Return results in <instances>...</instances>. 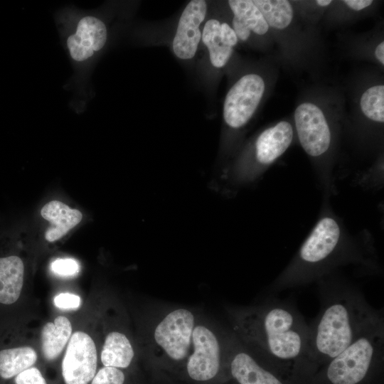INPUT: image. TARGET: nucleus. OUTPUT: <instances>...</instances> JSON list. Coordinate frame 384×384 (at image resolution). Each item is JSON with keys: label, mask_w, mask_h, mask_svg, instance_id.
<instances>
[{"label": "nucleus", "mask_w": 384, "mask_h": 384, "mask_svg": "<svg viewBox=\"0 0 384 384\" xmlns=\"http://www.w3.org/2000/svg\"><path fill=\"white\" fill-rule=\"evenodd\" d=\"M321 309L309 325L304 360L326 363L380 318L363 294L348 287L323 288Z\"/></svg>", "instance_id": "f257e3e1"}, {"label": "nucleus", "mask_w": 384, "mask_h": 384, "mask_svg": "<svg viewBox=\"0 0 384 384\" xmlns=\"http://www.w3.org/2000/svg\"><path fill=\"white\" fill-rule=\"evenodd\" d=\"M236 331L266 359L304 360L309 325L294 304L272 299L234 313Z\"/></svg>", "instance_id": "f03ea898"}, {"label": "nucleus", "mask_w": 384, "mask_h": 384, "mask_svg": "<svg viewBox=\"0 0 384 384\" xmlns=\"http://www.w3.org/2000/svg\"><path fill=\"white\" fill-rule=\"evenodd\" d=\"M383 317L361 333L346 348L328 361L325 377L329 384H360L383 359Z\"/></svg>", "instance_id": "7ed1b4c3"}, {"label": "nucleus", "mask_w": 384, "mask_h": 384, "mask_svg": "<svg viewBox=\"0 0 384 384\" xmlns=\"http://www.w3.org/2000/svg\"><path fill=\"white\" fill-rule=\"evenodd\" d=\"M265 85L261 76L241 77L228 92L223 105V118L232 128L244 126L252 117L263 96Z\"/></svg>", "instance_id": "20e7f679"}, {"label": "nucleus", "mask_w": 384, "mask_h": 384, "mask_svg": "<svg viewBox=\"0 0 384 384\" xmlns=\"http://www.w3.org/2000/svg\"><path fill=\"white\" fill-rule=\"evenodd\" d=\"M195 319L191 311L177 309L168 314L156 326V343L172 360H183L191 346Z\"/></svg>", "instance_id": "39448f33"}, {"label": "nucleus", "mask_w": 384, "mask_h": 384, "mask_svg": "<svg viewBox=\"0 0 384 384\" xmlns=\"http://www.w3.org/2000/svg\"><path fill=\"white\" fill-rule=\"evenodd\" d=\"M97 355L92 338L78 331L73 334L62 361L65 384H88L96 374Z\"/></svg>", "instance_id": "423d86ee"}, {"label": "nucleus", "mask_w": 384, "mask_h": 384, "mask_svg": "<svg viewBox=\"0 0 384 384\" xmlns=\"http://www.w3.org/2000/svg\"><path fill=\"white\" fill-rule=\"evenodd\" d=\"M191 343L193 352L187 361L189 376L198 381L212 379L220 366L221 344L217 336L206 326H194Z\"/></svg>", "instance_id": "0eeeda50"}, {"label": "nucleus", "mask_w": 384, "mask_h": 384, "mask_svg": "<svg viewBox=\"0 0 384 384\" xmlns=\"http://www.w3.org/2000/svg\"><path fill=\"white\" fill-rule=\"evenodd\" d=\"M294 121L299 142L309 155L318 156L327 151L331 133L319 107L309 102L301 104L294 112Z\"/></svg>", "instance_id": "6e6552de"}, {"label": "nucleus", "mask_w": 384, "mask_h": 384, "mask_svg": "<svg viewBox=\"0 0 384 384\" xmlns=\"http://www.w3.org/2000/svg\"><path fill=\"white\" fill-rule=\"evenodd\" d=\"M208 13L203 0H193L184 8L172 42L175 55L181 60L194 57L201 41L202 28Z\"/></svg>", "instance_id": "1a4fd4ad"}, {"label": "nucleus", "mask_w": 384, "mask_h": 384, "mask_svg": "<svg viewBox=\"0 0 384 384\" xmlns=\"http://www.w3.org/2000/svg\"><path fill=\"white\" fill-rule=\"evenodd\" d=\"M340 234V228L334 219H321L300 249V263L307 267L326 261L335 251Z\"/></svg>", "instance_id": "9d476101"}, {"label": "nucleus", "mask_w": 384, "mask_h": 384, "mask_svg": "<svg viewBox=\"0 0 384 384\" xmlns=\"http://www.w3.org/2000/svg\"><path fill=\"white\" fill-rule=\"evenodd\" d=\"M201 42L208 50L213 66L220 68L228 62L238 38L228 23L206 16L202 28Z\"/></svg>", "instance_id": "9b49d317"}, {"label": "nucleus", "mask_w": 384, "mask_h": 384, "mask_svg": "<svg viewBox=\"0 0 384 384\" xmlns=\"http://www.w3.org/2000/svg\"><path fill=\"white\" fill-rule=\"evenodd\" d=\"M105 23L94 16H85L78 23L76 32L67 40L70 56L77 61L90 58L99 51L107 41Z\"/></svg>", "instance_id": "f8f14e48"}, {"label": "nucleus", "mask_w": 384, "mask_h": 384, "mask_svg": "<svg viewBox=\"0 0 384 384\" xmlns=\"http://www.w3.org/2000/svg\"><path fill=\"white\" fill-rule=\"evenodd\" d=\"M231 353L230 372L240 384H284L264 367L250 351L237 348Z\"/></svg>", "instance_id": "ddd939ff"}, {"label": "nucleus", "mask_w": 384, "mask_h": 384, "mask_svg": "<svg viewBox=\"0 0 384 384\" xmlns=\"http://www.w3.org/2000/svg\"><path fill=\"white\" fill-rule=\"evenodd\" d=\"M293 139L292 125L285 121L264 130L255 143L256 159L268 164L280 156L289 146Z\"/></svg>", "instance_id": "4468645a"}, {"label": "nucleus", "mask_w": 384, "mask_h": 384, "mask_svg": "<svg viewBox=\"0 0 384 384\" xmlns=\"http://www.w3.org/2000/svg\"><path fill=\"white\" fill-rule=\"evenodd\" d=\"M41 216L51 225L45 233L48 242H54L77 225L82 220V215L78 209H73L58 201L47 203L41 210Z\"/></svg>", "instance_id": "2eb2a0df"}, {"label": "nucleus", "mask_w": 384, "mask_h": 384, "mask_svg": "<svg viewBox=\"0 0 384 384\" xmlns=\"http://www.w3.org/2000/svg\"><path fill=\"white\" fill-rule=\"evenodd\" d=\"M24 265L16 255L0 258V303L11 304L20 297L23 284Z\"/></svg>", "instance_id": "dca6fc26"}, {"label": "nucleus", "mask_w": 384, "mask_h": 384, "mask_svg": "<svg viewBox=\"0 0 384 384\" xmlns=\"http://www.w3.org/2000/svg\"><path fill=\"white\" fill-rule=\"evenodd\" d=\"M72 335V325L64 316H57L53 322L46 323L41 334V351L46 360L51 361L58 357Z\"/></svg>", "instance_id": "f3484780"}, {"label": "nucleus", "mask_w": 384, "mask_h": 384, "mask_svg": "<svg viewBox=\"0 0 384 384\" xmlns=\"http://www.w3.org/2000/svg\"><path fill=\"white\" fill-rule=\"evenodd\" d=\"M134 355L132 346L124 334L112 331L106 336L101 353V361L104 366L127 368Z\"/></svg>", "instance_id": "a211bd4d"}, {"label": "nucleus", "mask_w": 384, "mask_h": 384, "mask_svg": "<svg viewBox=\"0 0 384 384\" xmlns=\"http://www.w3.org/2000/svg\"><path fill=\"white\" fill-rule=\"evenodd\" d=\"M36 351L29 346L0 351V376L10 379L31 368L37 361Z\"/></svg>", "instance_id": "6ab92c4d"}, {"label": "nucleus", "mask_w": 384, "mask_h": 384, "mask_svg": "<svg viewBox=\"0 0 384 384\" xmlns=\"http://www.w3.org/2000/svg\"><path fill=\"white\" fill-rule=\"evenodd\" d=\"M269 27L284 29L292 22L293 9L287 0H254Z\"/></svg>", "instance_id": "aec40b11"}, {"label": "nucleus", "mask_w": 384, "mask_h": 384, "mask_svg": "<svg viewBox=\"0 0 384 384\" xmlns=\"http://www.w3.org/2000/svg\"><path fill=\"white\" fill-rule=\"evenodd\" d=\"M228 3L233 16L240 18L251 32L262 36L268 31L269 26L252 1L230 0Z\"/></svg>", "instance_id": "412c9836"}, {"label": "nucleus", "mask_w": 384, "mask_h": 384, "mask_svg": "<svg viewBox=\"0 0 384 384\" xmlns=\"http://www.w3.org/2000/svg\"><path fill=\"white\" fill-rule=\"evenodd\" d=\"M360 106L363 113L373 121L384 122V86L375 85L362 95Z\"/></svg>", "instance_id": "4be33fe9"}, {"label": "nucleus", "mask_w": 384, "mask_h": 384, "mask_svg": "<svg viewBox=\"0 0 384 384\" xmlns=\"http://www.w3.org/2000/svg\"><path fill=\"white\" fill-rule=\"evenodd\" d=\"M124 374L119 368L104 366L95 374L91 384H124Z\"/></svg>", "instance_id": "5701e85b"}, {"label": "nucleus", "mask_w": 384, "mask_h": 384, "mask_svg": "<svg viewBox=\"0 0 384 384\" xmlns=\"http://www.w3.org/2000/svg\"><path fill=\"white\" fill-rule=\"evenodd\" d=\"M50 268L55 274L63 277L75 276L80 270L78 262L71 258L57 259L51 263Z\"/></svg>", "instance_id": "b1692460"}, {"label": "nucleus", "mask_w": 384, "mask_h": 384, "mask_svg": "<svg viewBox=\"0 0 384 384\" xmlns=\"http://www.w3.org/2000/svg\"><path fill=\"white\" fill-rule=\"evenodd\" d=\"M15 384H47V382L37 368L31 367L16 376Z\"/></svg>", "instance_id": "393cba45"}, {"label": "nucleus", "mask_w": 384, "mask_h": 384, "mask_svg": "<svg viewBox=\"0 0 384 384\" xmlns=\"http://www.w3.org/2000/svg\"><path fill=\"white\" fill-rule=\"evenodd\" d=\"M53 302L61 309H77L81 304V299L74 294L60 293L55 297Z\"/></svg>", "instance_id": "a878e982"}, {"label": "nucleus", "mask_w": 384, "mask_h": 384, "mask_svg": "<svg viewBox=\"0 0 384 384\" xmlns=\"http://www.w3.org/2000/svg\"><path fill=\"white\" fill-rule=\"evenodd\" d=\"M232 28L235 31L238 40L246 41L250 36L251 31L248 27L237 16L232 18Z\"/></svg>", "instance_id": "bb28decb"}, {"label": "nucleus", "mask_w": 384, "mask_h": 384, "mask_svg": "<svg viewBox=\"0 0 384 384\" xmlns=\"http://www.w3.org/2000/svg\"><path fill=\"white\" fill-rule=\"evenodd\" d=\"M343 2L351 9L361 11L372 4L371 0H345Z\"/></svg>", "instance_id": "cd10ccee"}, {"label": "nucleus", "mask_w": 384, "mask_h": 384, "mask_svg": "<svg viewBox=\"0 0 384 384\" xmlns=\"http://www.w3.org/2000/svg\"><path fill=\"white\" fill-rule=\"evenodd\" d=\"M375 55L379 62L384 65V42L380 43L375 50Z\"/></svg>", "instance_id": "c85d7f7f"}, {"label": "nucleus", "mask_w": 384, "mask_h": 384, "mask_svg": "<svg viewBox=\"0 0 384 384\" xmlns=\"http://www.w3.org/2000/svg\"><path fill=\"white\" fill-rule=\"evenodd\" d=\"M316 4L321 6H326L331 3V0H317Z\"/></svg>", "instance_id": "c756f323"}]
</instances>
